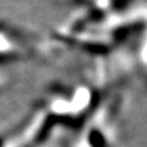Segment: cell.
I'll list each match as a JSON object with an SVG mask.
<instances>
[{
    "label": "cell",
    "instance_id": "cell-1",
    "mask_svg": "<svg viewBox=\"0 0 147 147\" xmlns=\"http://www.w3.org/2000/svg\"><path fill=\"white\" fill-rule=\"evenodd\" d=\"M30 37L0 24V60L18 59L31 54Z\"/></svg>",
    "mask_w": 147,
    "mask_h": 147
}]
</instances>
